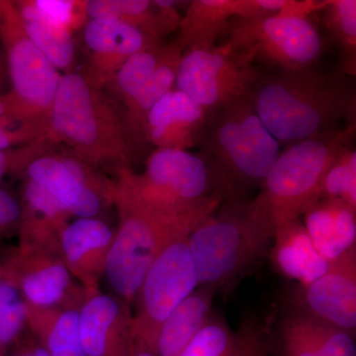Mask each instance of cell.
I'll list each match as a JSON object with an SVG mask.
<instances>
[{
    "instance_id": "6da1fadb",
    "label": "cell",
    "mask_w": 356,
    "mask_h": 356,
    "mask_svg": "<svg viewBox=\"0 0 356 356\" xmlns=\"http://www.w3.org/2000/svg\"><path fill=\"white\" fill-rule=\"evenodd\" d=\"M250 99L269 133L285 146L341 128L343 122L355 124V90L348 76L315 65L261 74Z\"/></svg>"
},
{
    "instance_id": "7a4b0ae2",
    "label": "cell",
    "mask_w": 356,
    "mask_h": 356,
    "mask_svg": "<svg viewBox=\"0 0 356 356\" xmlns=\"http://www.w3.org/2000/svg\"><path fill=\"white\" fill-rule=\"evenodd\" d=\"M46 140L62 143L91 166L132 168L138 147L126 125L123 109L88 76H62L48 116Z\"/></svg>"
},
{
    "instance_id": "3957f363",
    "label": "cell",
    "mask_w": 356,
    "mask_h": 356,
    "mask_svg": "<svg viewBox=\"0 0 356 356\" xmlns=\"http://www.w3.org/2000/svg\"><path fill=\"white\" fill-rule=\"evenodd\" d=\"M273 235L254 198L222 201L188 236L199 286L231 290L268 257Z\"/></svg>"
},
{
    "instance_id": "277c9868",
    "label": "cell",
    "mask_w": 356,
    "mask_h": 356,
    "mask_svg": "<svg viewBox=\"0 0 356 356\" xmlns=\"http://www.w3.org/2000/svg\"><path fill=\"white\" fill-rule=\"evenodd\" d=\"M197 147L224 200L250 198L281 153L250 97L208 114Z\"/></svg>"
},
{
    "instance_id": "5b68a950",
    "label": "cell",
    "mask_w": 356,
    "mask_h": 356,
    "mask_svg": "<svg viewBox=\"0 0 356 356\" xmlns=\"http://www.w3.org/2000/svg\"><path fill=\"white\" fill-rule=\"evenodd\" d=\"M222 202L188 214H165L145 205L113 180L112 203L118 212L119 225L107 257L104 277L115 295L132 307L147 270L159 255L172 243L191 235Z\"/></svg>"
},
{
    "instance_id": "8992f818",
    "label": "cell",
    "mask_w": 356,
    "mask_h": 356,
    "mask_svg": "<svg viewBox=\"0 0 356 356\" xmlns=\"http://www.w3.org/2000/svg\"><path fill=\"white\" fill-rule=\"evenodd\" d=\"M355 127L353 124L334 129L281 151L254 197L273 226L301 219L312 204L320 200L325 173L337 154L351 145Z\"/></svg>"
},
{
    "instance_id": "52a82bcc",
    "label": "cell",
    "mask_w": 356,
    "mask_h": 356,
    "mask_svg": "<svg viewBox=\"0 0 356 356\" xmlns=\"http://www.w3.org/2000/svg\"><path fill=\"white\" fill-rule=\"evenodd\" d=\"M115 184L145 205L168 215H184L222 202L202 156L177 149H156L144 172L115 170Z\"/></svg>"
},
{
    "instance_id": "ba28073f",
    "label": "cell",
    "mask_w": 356,
    "mask_h": 356,
    "mask_svg": "<svg viewBox=\"0 0 356 356\" xmlns=\"http://www.w3.org/2000/svg\"><path fill=\"white\" fill-rule=\"evenodd\" d=\"M225 34L231 50L248 64L259 63L275 70L313 67L323 51V40L317 27L305 17L278 14L234 18Z\"/></svg>"
},
{
    "instance_id": "9c48e42d",
    "label": "cell",
    "mask_w": 356,
    "mask_h": 356,
    "mask_svg": "<svg viewBox=\"0 0 356 356\" xmlns=\"http://www.w3.org/2000/svg\"><path fill=\"white\" fill-rule=\"evenodd\" d=\"M199 286L188 236L172 243L159 255L136 295L133 343L156 353L159 330L175 309Z\"/></svg>"
},
{
    "instance_id": "30bf717a",
    "label": "cell",
    "mask_w": 356,
    "mask_h": 356,
    "mask_svg": "<svg viewBox=\"0 0 356 356\" xmlns=\"http://www.w3.org/2000/svg\"><path fill=\"white\" fill-rule=\"evenodd\" d=\"M259 76L257 65L248 64L225 43L185 49L175 88L209 114L236 100L250 97Z\"/></svg>"
},
{
    "instance_id": "8fae6325",
    "label": "cell",
    "mask_w": 356,
    "mask_h": 356,
    "mask_svg": "<svg viewBox=\"0 0 356 356\" xmlns=\"http://www.w3.org/2000/svg\"><path fill=\"white\" fill-rule=\"evenodd\" d=\"M0 44L6 55L11 92L30 116L48 121L63 76L26 34L13 1H2Z\"/></svg>"
},
{
    "instance_id": "7c38bea8",
    "label": "cell",
    "mask_w": 356,
    "mask_h": 356,
    "mask_svg": "<svg viewBox=\"0 0 356 356\" xmlns=\"http://www.w3.org/2000/svg\"><path fill=\"white\" fill-rule=\"evenodd\" d=\"M0 262L27 305L79 310L83 306L86 289L72 277L60 252L17 247Z\"/></svg>"
},
{
    "instance_id": "4fadbf2b",
    "label": "cell",
    "mask_w": 356,
    "mask_h": 356,
    "mask_svg": "<svg viewBox=\"0 0 356 356\" xmlns=\"http://www.w3.org/2000/svg\"><path fill=\"white\" fill-rule=\"evenodd\" d=\"M24 177L48 189L72 216L96 218L112 203V181L98 175L76 156L41 154L33 159Z\"/></svg>"
},
{
    "instance_id": "5bb4252c",
    "label": "cell",
    "mask_w": 356,
    "mask_h": 356,
    "mask_svg": "<svg viewBox=\"0 0 356 356\" xmlns=\"http://www.w3.org/2000/svg\"><path fill=\"white\" fill-rule=\"evenodd\" d=\"M291 307L355 336L356 248L332 262L318 280L298 285Z\"/></svg>"
},
{
    "instance_id": "9a60e30c",
    "label": "cell",
    "mask_w": 356,
    "mask_h": 356,
    "mask_svg": "<svg viewBox=\"0 0 356 356\" xmlns=\"http://www.w3.org/2000/svg\"><path fill=\"white\" fill-rule=\"evenodd\" d=\"M133 313L123 300L99 288L86 290L79 309L81 343L86 356H131Z\"/></svg>"
},
{
    "instance_id": "2e32d148",
    "label": "cell",
    "mask_w": 356,
    "mask_h": 356,
    "mask_svg": "<svg viewBox=\"0 0 356 356\" xmlns=\"http://www.w3.org/2000/svg\"><path fill=\"white\" fill-rule=\"evenodd\" d=\"M115 231L97 218H77L60 236V254L72 277L86 290L99 288Z\"/></svg>"
},
{
    "instance_id": "e0dca14e",
    "label": "cell",
    "mask_w": 356,
    "mask_h": 356,
    "mask_svg": "<svg viewBox=\"0 0 356 356\" xmlns=\"http://www.w3.org/2000/svg\"><path fill=\"white\" fill-rule=\"evenodd\" d=\"M280 356H356L355 336L290 307L278 320Z\"/></svg>"
},
{
    "instance_id": "ac0fdd59",
    "label": "cell",
    "mask_w": 356,
    "mask_h": 356,
    "mask_svg": "<svg viewBox=\"0 0 356 356\" xmlns=\"http://www.w3.org/2000/svg\"><path fill=\"white\" fill-rule=\"evenodd\" d=\"M207 116L197 103L173 88L147 114L146 142L156 149L188 151L198 146Z\"/></svg>"
},
{
    "instance_id": "d6986e66",
    "label": "cell",
    "mask_w": 356,
    "mask_h": 356,
    "mask_svg": "<svg viewBox=\"0 0 356 356\" xmlns=\"http://www.w3.org/2000/svg\"><path fill=\"white\" fill-rule=\"evenodd\" d=\"M83 37L92 58V76L88 77L98 88L112 81L129 58L161 43V40L151 38L137 28L115 20H89Z\"/></svg>"
},
{
    "instance_id": "ffe728a7",
    "label": "cell",
    "mask_w": 356,
    "mask_h": 356,
    "mask_svg": "<svg viewBox=\"0 0 356 356\" xmlns=\"http://www.w3.org/2000/svg\"><path fill=\"white\" fill-rule=\"evenodd\" d=\"M20 204L18 247L60 252V236L72 217L64 204L27 177L23 182Z\"/></svg>"
},
{
    "instance_id": "44dd1931",
    "label": "cell",
    "mask_w": 356,
    "mask_h": 356,
    "mask_svg": "<svg viewBox=\"0 0 356 356\" xmlns=\"http://www.w3.org/2000/svg\"><path fill=\"white\" fill-rule=\"evenodd\" d=\"M261 0H193L180 21L177 41L184 49L215 46L234 18L266 16Z\"/></svg>"
},
{
    "instance_id": "7402d4cb",
    "label": "cell",
    "mask_w": 356,
    "mask_h": 356,
    "mask_svg": "<svg viewBox=\"0 0 356 356\" xmlns=\"http://www.w3.org/2000/svg\"><path fill=\"white\" fill-rule=\"evenodd\" d=\"M268 257L282 275L296 281L301 286L324 275L334 262L318 252L301 219L278 222L274 226Z\"/></svg>"
},
{
    "instance_id": "603a6c76",
    "label": "cell",
    "mask_w": 356,
    "mask_h": 356,
    "mask_svg": "<svg viewBox=\"0 0 356 356\" xmlns=\"http://www.w3.org/2000/svg\"><path fill=\"white\" fill-rule=\"evenodd\" d=\"M303 225L314 245L329 261L356 248V209L336 198H322L303 214Z\"/></svg>"
},
{
    "instance_id": "cb8c5ba5",
    "label": "cell",
    "mask_w": 356,
    "mask_h": 356,
    "mask_svg": "<svg viewBox=\"0 0 356 356\" xmlns=\"http://www.w3.org/2000/svg\"><path fill=\"white\" fill-rule=\"evenodd\" d=\"M175 6L165 0H89L84 7L90 19L120 21L161 40L179 28L181 17Z\"/></svg>"
},
{
    "instance_id": "d4e9b609",
    "label": "cell",
    "mask_w": 356,
    "mask_h": 356,
    "mask_svg": "<svg viewBox=\"0 0 356 356\" xmlns=\"http://www.w3.org/2000/svg\"><path fill=\"white\" fill-rule=\"evenodd\" d=\"M184 51V47L177 39L163 46L161 60L154 74L122 107L129 133L138 149L147 143L145 128L147 114L156 103L175 86L178 67Z\"/></svg>"
},
{
    "instance_id": "484cf974",
    "label": "cell",
    "mask_w": 356,
    "mask_h": 356,
    "mask_svg": "<svg viewBox=\"0 0 356 356\" xmlns=\"http://www.w3.org/2000/svg\"><path fill=\"white\" fill-rule=\"evenodd\" d=\"M214 287L198 286L170 314L159 330L156 355L178 356L207 324L213 313Z\"/></svg>"
},
{
    "instance_id": "4316f807",
    "label": "cell",
    "mask_w": 356,
    "mask_h": 356,
    "mask_svg": "<svg viewBox=\"0 0 356 356\" xmlns=\"http://www.w3.org/2000/svg\"><path fill=\"white\" fill-rule=\"evenodd\" d=\"M27 329L51 356H86L81 343L79 309L27 305Z\"/></svg>"
},
{
    "instance_id": "83f0119b",
    "label": "cell",
    "mask_w": 356,
    "mask_h": 356,
    "mask_svg": "<svg viewBox=\"0 0 356 356\" xmlns=\"http://www.w3.org/2000/svg\"><path fill=\"white\" fill-rule=\"evenodd\" d=\"M264 339L254 323H245L233 331L213 312L207 324L178 356H248Z\"/></svg>"
},
{
    "instance_id": "f1b7e54d",
    "label": "cell",
    "mask_w": 356,
    "mask_h": 356,
    "mask_svg": "<svg viewBox=\"0 0 356 356\" xmlns=\"http://www.w3.org/2000/svg\"><path fill=\"white\" fill-rule=\"evenodd\" d=\"M325 22L336 42L341 58V72L346 76L356 74V1L325 0Z\"/></svg>"
},
{
    "instance_id": "f546056e",
    "label": "cell",
    "mask_w": 356,
    "mask_h": 356,
    "mask_svg": "<svg viewBox=\"0 0 356 356\" xmlns=\"http://www.w3.org/2000/svg\"><path fill=\"white\" fill-rule=\"evenodd\" d=\"M23 27L33 43L58 70H69L76 48L72 31L67 27L41 19H22Z\"/></svg>"
},
{
    "instance_id": "4dcf8cb0",
    "label": "cell",
    "mask_w": 356,
    "mask_h": 356,
    "mask_svg": "<svg viewBox=\"0 0 356 356\" xmlns=\"http://www.w3.org/2000/svg\"><path fill=\"white\" fill-rule=\"evenodd\" d=\"M27 330V304L13 283L0 280V356Z\"/></svg>"
},
{
    "instance_id": "1f68e13d",
    "label": "cell",
    "mask_w": 356,
    "mask_h": 356,
    "mask_svg": "<svg viewBox=\"0 0 356 356\" xmlns=\"http://www.w3.org/2000/svg\"><path fill=\"white\" fill-rule=\"evenodd\" d=\"M336 198L356 209V152L343 147L330 165L321 188V197Z\"/></svg>"
},
{
    "instance_id": "d6a6232c",
    "label": "cell",
    "mask_w": 356,
    "mask_h": 356,
    "mask_svg": "<svg viewBox=\"0 0 356 356\" xmlns=\"http://www.w3.org/2000/svg\"><path fill=\"white\" fill-rule=\"evenodd\" d=\"M161 43L140 51L128 58L115 74V86L121 102L130 100L158 67L163 54Z\"/></svg>"
},
{
    "instance_id": "836d02e7",
    "label": "cell",
    "mask_w": 356,
    "mask_h": 356,
    "mask_svg": "<svg viewBox=\"0 0 356 356\" xmlns=\"http://www.w3.org/2000/svg\"><path fill=\"white\" fill-rule=\"evenodd\" d=\"M22 19H41L65 26L72 31L76 27L81 14L86 15V1L69 0H38V1L14 2Z\"/></svg>"
},
{
    "instance_id": "e575fe53",
    "label": "cell",
    "mask_w": 356,
    "mask_h": 356,
    "mask_svg": "<svg viewBox=\"0 0 356 356\" xmlns=\"http://www.w3.org/2000/svg\"><path fill=\"white\" fill-rule=\"evenodd\" d=\"M48 122L18 114L0 117V151L27 146L46 139Z\"/></svg>"
},
{
    "instance_id": "d590c367",
    "label": "cell",
    "mask_w": 356,
    "mask_h": 356,
    "mask_svg": "<svg viewBox=\"0 0 356 356\" xmlns=\"http://www.w3.org/2000/svg\"><path fill=\"white\" fill-rule=\"evenodd\" d=\"M49 140L40 139L27 146L0 151V184L4 178L24 175L28 163L33 159L46 153Z\"/></svg>"
},
{
    "instance_id": "8d00e7d4",
    "label": "cell",
    "mask_w": 356,
    "mask_h": 356,
    "mask_svg": "<svg viewBox=\"0 0 356 356\" xmlns=\"http://www.w3.org/2000/svg\"><path fill=\"white\" fill-rule=\"evenodd\" d=\"M20 220V198L0 186V242L18 236Z\"/></svg>"
},
{
    "instance_id": "74e56055",
    "label": "cell",
    "mask_w": 356,
    "mask_h": 356,
    "mask_svg": "<svg viewBox=\"0 0 356 356\" xmlns=\"http://www.w3.org/2000/svg\"><path fill=\"white\" fill-rule=\"evenodd\" d=\"M6 356H51V355L27 329L10 346Z\"/></svg>"
},
{
    "instance_id": "f35d334b",
    "label": "cell",
    "mask_w": 356,
    "mask_h": 356,
    "mask_svg": "<svg viewBox=\"0 0 356 356\" xmlns=\"http://www.w3.org/2000/svg\"><path fill=\"white\" fill-rule=\"evenodd\" d=\"M6 114L22 115V116L28 117V118L35 119L27 113V111L22 106L19 100L16 98V96L13 92L0 95V117Z\"/></svg>"
},
{
    "instance_id": "ab89813d",
    "label": "cell",
    "mask_w": 356,
    "mask_h": 356,
    "mask_svg": "<svg viewBox=\"0 0 356 356\" xmlns=\"http://www.w3.org/2000/svg\"><path fill=\"white\" fill-rule=\"evenodd\" d=\"M9 83H10V79H9L6 55H4L3 49L1 46L0 47V95H6L4 90H6Z\"/></svg>"
},
{
    "instance_id": "60d3db41",
    "label": "cell",
    "mask_w": 356,
    "mask_h": 356,
    "mask_svg": "<svg viewBox=\"0 0 356 356\" xmlns=\"http://www.w3.org/2000/svg\"><path fill=\"white\" fill-rule=\"evenodd\" d=\"M131 356H158L154 351L149 350L147 346L142 344H135L133 348L132 355Z\"/></svg>"
},
{
    "instance_id": "b9f144b4",
    "label": "cell",
    "mask_w": 356,
    "mask_h": 356,
    "mask_svg": "<svg viewBox=\"0 0 356 356\" xmlns=\"http://www.w3.org/2000/svg\"><path fill=\"white\" fill-rule=\"evenodd\" d=\"M248 356H269L268 350H267V346L266 343V339L261 341L257 348H254V350L252 351Z\"/></svg>"
},
{
    "instance_id": "7bdbcfd3",
    "label": "cell",
    "mask_w": 356,
    "mask_h": 356,
    "mask_svg": "<svg viewBox=\"0 0 356 356\" xmlns=\"http://www.w3.org/2000/svg\"><path fill=\"white\" fill-rule=\"evenodd\" d=\"M6 271L4 269L3 266H2L1 262H0V280H6Z\"/></svg>"
},
{
    "instance_id": "ee69618b",
    "label": "cell",
    "mask_w": 356,
    "mask_h": 356,
    "mask_svg": "<svg viewBox=\"0 0 356 356\" xmlns=\"http://www.w3.org/2000/svg\"><path fill=\"white\" fill-rule=\"evenodd\" d=\"M2 1H0V16H1Z\"/></svg>"
}]
</instances>
